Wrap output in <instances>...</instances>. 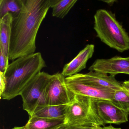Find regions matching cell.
I'll return each mask as SVG.
<instances>
[{"label": "cell", "instance_id": "cell-3", "mask_svg": "<svg viewBox=\"0 0 129 129\" xmlns=\"http://www.w3.org/2000/svg\"><path fill=\"white\" fill-rule=\"evenodd\" d=\"M94 19V29L102 42L120 53L129 50L128 35L115 14L105 9H99Z\"/></svg>", "mask_w": 129, "mask_h": 129}, {"label": "cell", "instance_id": "cell-17", "mask_svg": "<svg viewBox=\"0 0 129 129\" xmlns=\"http://www.w3.org/2000/svg\"><path fill=\"white\" fill-rule=\"evenodd\" d=\"M111 101L118 108L129 113V95L123 89L115 90Z\"/></svg>", "mask_w": 129, "mask_h": 129}, {"label": "cell", "instance_id": "cell-14", "mask_svg": "<svg viewBox=\"0 0 129 129\" xmlns=\"http://www.w3.org/2000/svg\"><path fill=\"white\" fill-rule=\"evenodd\" d=\"M65 123L64 119H49L33 116L23 129H51Z\"/></svg>", "mask_w": 129, "mask_h": 129}, {"label": "cell", "instance_id": "cell-18", "mask_svg": "<svg viewBox=\"0 0 129 129\" xmlns=\"http://www.w3.org/2000/svg\"><path fill=\"white\" fill-rule=\"evenodd\" d=\"M92 127L86 123L79 121H74L68 123L63 124L59 129H91Z\"/></svg>", "mask_w": 129, "mask_h": 129}, {"label": "cell", "instance_id": "cell-9", "mask_svg": "<svg viewBox=\"0 0 129 129\" xmlns=\"http://www.w3.org/2000/svg\"><path fill=\"white\" fill-rule=\"evenodd\" d=\"M89 70L115 76L119 74L129 75V57L116 56L110 59H98Z\"/></svg>", "mask_w": 129, "mask_h": 129}, {"label": "cell", "instance_id": "cell-12", "mask_svg": "<svg viewBox=\"0 0 129 129\" xmlns=\"http://www.w3.org/2000/svg\"><path fill=\"white\" fill-rule=\"evenodd\" d=\"M13 20V16L10 13L0 18V50L8 57Z\"/></svg>", "mask_w": 129, "mask_h": 129}, {"label": "cell", "instance_id": "cell-16", "mask_svg": "<svg viewBox=\"0 0 129 129\" xmlns=\"http://www.w3.org/2000/svg\"><path fill=\"white\" fill-rule=\"evenodd\" d=\"M22 0H0V18L8 13L13 18L20 13L23 7Z\"/></svg>", "mask_w": 129, "mask_h": 129}, {"label": "cell", "instance_id": "cell-6", "mask_svg": "<svg viewBox=\"0 0 129 129\" xmlns=\"http://www.w3.org/2000/svg\"><path fill=\"white\" fill-rule=\"evenodd\" d=\"M65 81L69 90L75 94L110 101L113 98L115 90L89 82L83 78L80 74L65 77Z\"/></svg>", "mask_w": 129, "mask_h": 129}, {"label": "cell", "instance_id": "cell-23", "mask_svg": "<svg viewBox=\"0 0 129 129\" xmlns=\"http://www.w3.org/2000/svg\"><path fill=\"white\" fill-rule=\"evenodd\" d=\"M61 124V125H60L58 126H56V127H54V128H53L51 129H59L63 125V124ZM12 129H23L22 128V126H19V127H15L14 128H13Z\"/></svg>", "mask_w": 129, "mask_h": 129}, {"label": "cell", "instance_id": "cell-1", "mask_svg": "<svg viewBox=\"0 0 129 129\" xmlns=\"http://www.w3.org/2000/svg\"><path fill=\"white\" fill-rule=\"evenodd\" d=\"M23 7L13 18L9 59L34 53L39 27L51 7V0H22Z\"/></svg>", "mask_w": 129, "mask_h": 129}, {"label": "cell", "instance_id": "cell-22", "mask_svg": "<svg viewBox=\"0 0 129 129\" xmlns=\"http://www.w3.org/2000/svg\"><path fill=\"white\" fill-rule=\"evenodd\" d=\"M98 1L106 3L109 5H113L117 0H98Z\"/></svg>", "mask_w": 129, "mask_h": 129}, {"label": "cell", "instance_id": "cell-2", "mask_svg": "<svg viewBox=\"0 0 129 129\" xmlns=\"http://www.w3.org/2000/svg\"><path fill=\"white\" fill-rule=\"evenodd\" d=\"M41 53H34L16 59L4 73L5 86L1 99L10 101L20 95L23 89L46 67Z\"/></svg>", "mask_w": 129, "mask_h": 129}, {"label": "cell", "instance_id": "cell-7", "mask_svg": "<svg viewBox=\"0 0 129 129\" xmlns=\"http://www.w3.org/2000/svg\"><path fill=\"white\" fill-rule=\"evenodd\" d=\"M75 94L69 89L61 73L51 75L45 94L46 105H61L71 103Z\"/></svg>", "mask_w": 129, "mask_h": 129}, {"label": "cell", "instance_id": "cell-21", "mask_svg": "<svg viewBox=\"0 0 129 129\" xmlns=\"http://www.w3.org/2000/svg\"><path fill=\"white\" fill-rule=\"evenodd\" d=\"M122 88L129 95V80H125L122 83Z\"/></svg>", "mask_w": 129, "mask_h": 129}, {"label": "cell", "instance_id": "cell-24", "mask_svg": "<svg viewBox=\"0 0 129 129\" xmlns=\"http://www.w3.org/2000/svg\"><path fill=\"white\" fill-rule=\"evenodd\" d=\"M102 129H121L120 128H115L113 126L110 125L108 126L102 127Z\"/></svg>", "mask_w": 129, "mask_h": 129}, {"label": "cell", "instance_id": "cell-25", "mask_svg": "<svg viewBox=\"0 0 129 129\" xmlns=\"http://www.w3.org/2000/svg\"><path fill=\"white\" fill-rule=\"evenodd\" d=\"M91 129H102V127L101 126H97V127H95Z\"/></svg>", "mask_w": 129, "mask_h": 129}, {"label": "cell", "instance_id": "cell-13", "mask_svg": "<svg viewBox=\"0 0 129 129\" xmlns=\"http://www.w3.org/2000/svg\"><path fill=\"white\" fill-rule=\"evenodd\" d=\"M68 105H44L39 107L33 116L49 119H64L66 113Z\"/></svg>", "mask_w": 129, "mask_h": 129}, {"label": "cell", "instance_id": "cell-8", "mask_svg": "<svg viewBox=\"0 0 129 129\" xmlns=\"http://www.w3.org/2000/svg\"><path fill=\"white\" fill-rule=\"evenodd\" d=\"M91 107L104 124H120L128 121L129 113L118 108L111 101L91 98Z\"/></svg>", "mask_w": 129, "mask_h": 129}, {"label": "cell", "instance_id": "cell-11", "mask_svg": "<svg viewBox=\"0 0 129 129\" xmlns=\"http://www.w3.org/2000/svg\"><path fill=\"white\" fill-rule=\"evenodd\" d=\"M83 78L98 85L109 88L114 90L122 89V83L117 81L115 75H108L107 74L90 71L86 74H80Z\"/></svg>", "mask_w": 129, "mask_h": 129}, {"label": "cell", "instance_id": "cell-20", "mask_svg": "<svg viewBox=\"0 0 129 129\" xmlns=\"http://www.w3.org/2000/svg\"><path fill=\"white\" fill-rule=\"evenodd\" d=\"M5 83L4 74L0 73V95L2 94L5 88Z\"/></svg>", "mask_w": 129, "mask_h": 129}, {"label": "cell", "instance_id": "cell-5", "mask_svg": "<svg viewBox=\"0 0 129 129\" xmlns=\"http://www.w3.org/2000/svg\"><path fill=\"white\" fill-rule=\"evenodd\" d=\"M79 121L92 127L104 125L92 110L91 98L80 95L75 94L70 104L68 105L65 123Z\"/></svg>", "mask_w": 129, "mask_h": 129}, {"label": "cell", "instance_id": "cell-15", "mask_svg": "<svg viewBox=\"0 0 129 129\" xmlns=\"http://www.w3.org/2000/svg\"><path fill=\"white\" fill-rule=\"evenodd\" d=\"M78 0H51L53 16L63 19L68 13Z\"/></svg>", "mask_w": 129, "mask_h": 129}, {"label": "cell", "instance_id": "cell-10", "mask_svg": "<svg viewBox=\"0 0 129 129\" xmlns=\"http://www.w3.org/2000/svg\"><path fill=\"white\" fill-rule=\"evenodd\" d=\"M94 51V44L87 45L72 60L65 64L61 74L67 77L78 74L85 68L88 60L92 57Z\"/></svg>", "mask_w": 129, "mask_h": 129}, {"label": "cell", "instance_id": "cell-4", "mask_svg": "<svg viewBox=\"0 0 129 129\" xmlns=\"http://www.w3.org/2000/svg\"><path fill=\"white\" fill-rule=\"evenodd\" d=\"M51 77V75L45 72H40L21 92L23 108L30 117L33 116L37 108L46 105V89Z\"/></svg>", "mask_w": 129, "mask_h": 129}, {"label": "cell", "instance_id": "cell-19", "mask_svg": "<svg viewBox=\"0 0 129 129\" xmlns=\"http://www.w3.org/2000/svg\"><path fill=\"white\" fill-rule=\"evenodd\" d=\"M9 57L2 51H0V73H4L9 65Z\"/></svg>", "mask_w": 129, "mask_h": 129}]
</instances>
